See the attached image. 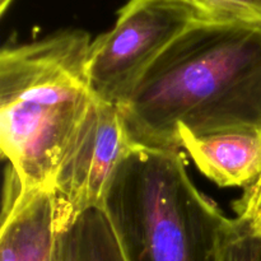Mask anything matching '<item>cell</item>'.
Returning a JSON list of instances; mask_svg holds the SVG:
<instances>
[{
	"label": "cell",
	"mask_w": 261,
	"mask_h": 261,
	"mask_svg": "<svg viewBox=\"0 0 261 261\" xmlns=\"http://www.w3.org/2000/svg\"><path fill=\"white\" fill-rule=\"evenodd\" d=\"M133 145L178 150V130L261 129V24L200 20L117 105Z\"/></svg>",
	"instance_id": "6da1fadb"
},
{
	"label": "cell",
	"mask_w": 261,
	"mask_h": 261,
	"mask_svg": "<svg viewBox=\"0 0 261 261\" xmlns=\"http://www.w3.org/2000/svg\"><path fill=\"white\" fill-rule=\"evenodd\" d=\"M91 36L82 30L5 46L0 53V145L23 190L50 189L93 102Z\"/></svg>",
	"instance_id": "7a4b0ae2"
},
{
	"label": "cell",
	"mask_w": 261,
	"mask_h": 261,
	"mask_svg": "<svg viewBox=\"0 0 261 261\" xmlns=\"http://www.w3.org/2000/svg\"><path fill=\"white\" fill-rule=\"evenodd\" d=\"M125 261H222L233 226L196 189L177 150L134 145L103 201Z\"/></svg>",
	"instance_id": "3957f363"
},
{
	"label": "cell",
	"mask_w": 261,
	"mask_h": 261,
	"mask_svg": "<svg viewBox=\"0 0 261 261\" xmlns=\"http://www.w3.org/2000/svg\"><path fill=\"white\" fill-rule=\"evenodd\" d=\"M200 20L189 0H130L114 27L91 43L87 74L94 98L117 106L163 51Z\"/></svg>",
	"instance_id": "277c9868"
},
{
	"label": "cell",
	"mask_w": 261,
	"mask_h": 261,
	"mask_svg": "<svg viewBox=\"0 0 261 261\" xmlns=\"http://www.w3.org/2000/svg\"><path fill=\"white\" fill-rule=\"evenodd\" d=\"M133 147L116 105L94 98L54 181L58 232L87 212L102 209L112 177Z\"/></svg>",
	"instance_id": "5b68a950"
},
{
	"label": "cell",
	"mask_w": 261,
	"mask_h": 261,
	"mask_svg": "<svg viewBox=\"0 0 261 261\" xmlns=\"http://www.w3.org/2000/svg\"><path fill=\"white\" fill-rule=\"evenodd\" d=\"M55 199L50 189L23 190L8 166L0 231V261H56Z\"/></svg>",
	"instance_id": "8992f818"
},
{
	"label": "cell",
	"mask_w": 261,
	"mask_h": 261,
	"mask_svg": "<svg viewBox=\"0 0 261 261\" xmlns=\"http://www.w3.org/2000/svg\"><path fill=\"white\" fill-rule=\"evenodd\" d=\"M178 140L200 172L222 188H246L261 173V129L206 135L181 129Z\"/></svg>",
	"instance_id": "52a82bcc"
},
{
	"label": "cell",
	"mask_w": 261,
	"mask_h": 261,
	"mask_svg": "<svg viewBox=\"0 0 261 261\" xmlns=\"http://www.w3.org/2000/svg\"><path fill=\"white\" fill-rule=\"evenodd\" d=\"M75 261H125L103 209H93L68 227Z\"/></svg>",
	"instance_id": "ba28073f"
},
{
	"label": "cell",
	"mask_w": 261,
	"mask_h": 261,
	"mask_svg": "<svg viewBox=\"0 0 261 261\" xmlns=\"http://www.w3.org/2000/svg\"><path fill=\"white\" fill-rule=\"evenodd\" d=\"M205 20L261 24V0H190Z\"/></svg>",
	"instance_id": "9c48e42d"
},
{
	"label": "cell",
	"mask_w": 261,
	"mask_h": 261,
	"mask_svg": "<svg viewBox=\"0 0 261 261\" xmlns=\"http://www.w3.org/2000/svg\"><path fill=\"white\" fill-rule=\"evenodd\" d=\"M222 261H261V236L250 233L233 219V226L224 240Z\"/></svg>",
	"instance_id": "30bf717a"
},
{
	"label": "cell",
	"mask_w": 261,
	"mask_h": 261,
	"mask_svg": "<svg viewBox=\"0 0 261 261\" xmlns=\"http://www.w3.org/2000/svg\"><path fill=\"white\" fill-rule=\"evenodd\" d=\"M237 222L250 233L261 236V173L259 177L245 188L241 198L233 204Z\"/></svg>",
	"instance_id": "8fae6325"
},
{
	"label": "cell",
	"mask_w": 261,
	"mask_h": 261,
	"mask_svg": "<svg viewBox=\"0 0 261 261\" xmlns=\"http://www.w3.org/2000/svg\"><path fill=\"white\" fill-rule=\"evenodd\" d=\"M56 261H75L73 240L68 228L58 232V254Z\"/></svg>",
	"instance_id": "7c38bea8"
},
{
	"label": "cell",
	"mask_w": 261,
	"mask_h": 261,
	"mask_svg": "<svg viewBox=\"0 0 261 261\" xmlns=\"http://www.w3.org/2000/svg\"><path fill=\"white\" fill-rule=\"evenodd\" d=\"M12 2L13 0H0V14L4 15V13L7 12V9L12 4Z\"/></svg>",
	"instance_id": "4fadbf2b"
},
{
	"label": "cell",
	"mask_w": 261,
	"mask_h": 261,
	"mask_svg": "<svg viewBox=\"0 0 261 261\" xmlns=\"http://www.w3.org/2000/svg\"><path fill=\"white\" fill-rule=\"evenodd\" d=\"M189 2H190V0H189Z\"/></svg>",
	"instance_id": "5bb4252c"
}]
</instances>
